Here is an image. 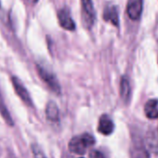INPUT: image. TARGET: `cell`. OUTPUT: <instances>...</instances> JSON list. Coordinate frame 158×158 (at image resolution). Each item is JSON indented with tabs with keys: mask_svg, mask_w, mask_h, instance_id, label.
<instances>
[{
	"mask_svg": "<svg viewBox=\"0 0 158 158\" xmlns=\"http://www.w3.org/2000/svg\"><path fill=\"white\" fill-rule=\"evenodd\" d=\"M95 143L94 138L88 133H84L80 136L73 137L69 143V150L76 155H84L89 147Z\"/></svg>",
	"mask_w": 158,
	"mask_h": 158,
	"instance_id": "obj_1",
	"label": "cell"
},
{
	"mask_svg": "<svg viewBox=\"0 0 158 158\" xmlns=\"http://www.w3.org/2000/svg\"><path fill=\"white\" fill-rule=\"evenodd\" d=\"M36 69L38 72L39 77L41 80L48 86V88L54 92L56 94H60L61 93V87L58 82V80L56 79V75L47 68H45L44 65L37 64L36 65Z\"/></svg>",
	"mask_w": 158,
	"mask_h": 158,
	"instance_id": "obj_2",
	"label": "cell"
},
{
	"mask_svg": "<svg viewBox=\"0 0 158 158\" xmlns=\"http://www.w3.org/2000/svg\"><path fill=\"white\" fill-rule=\"evenodd\" d=\"M81 18L83 25L87 29H91L95 21V9L93 0H81Z\"/></svg>",
	"mask_w": 158,
	"mask_h": 158,
	"instance_id": "obj_3",
	"label": "cell"
},
{
	"mask_svg": "<svg viewBox=\"0 0 158 158\" xmlns=\"http://www.w3.org/2000/svg\"><path fill=\"white\" fill-rule=\"evenodd\" d=\"M11 81H12L14 90H15L16 94H18V96L23 101L24 104H26L29 106H32V100L31 98V95H30L29 92L27 91L26 87L20 81V80L17 77H12Z\"/></svg>",
	"mask_w": 158,
	"mask_h": 158,
	"instance_id": "obj_4",
	"label": "cell"
},
{
	"mask_svg": "<svg viewBox=\"0 0 158 158\" xmlns=\"http://www.w3.org/2000/svg\"><path fill=\"white\" fill-rule=\"evenodd\" d=\"M143 0H128L127 14L131 20H138L143 13Z\"/></svg>",
	"mask_w": 158,
	"mask_h": 158,
	"instance_id": "obj_5",
	"label": "cell"
},
{
	"mask_svg": "<svg viewBox=\"0 0 158 158\" xmlns=\"http://www.w3.org/2000/svg\"><path fill=\"white\" fill-rule=\"evenodd\" d=\"M57 19L60 26L68 31H74L76 28L75 22L72 19L69 11L67 8H61L57 13Z\"/></svg>",
	"mask_w": 158,
	"mask_h": 158,
	"instance_id": "obj_6",
	"label": "cell"
},
{
	"mask_svg": "<svg viewBox=\"0 0 158 158\" xmlns=\"http://www.w3.org/2000/svg\"><path fill=\"white\" fill-rule=\"evenodd\" d=\"M103 19L106 22L112 23L114 26L118 27L119 26V18H118V8L115 6H107L103 13Z\"/></svg>",
	"mask_w": 158,
	"mask_h": 158,
	"instance_id": "obj_7",
	"label": "cell"
},
{
	"mask_svg": "<svg viewBox=\"0 0 158 158\" xmlns=\"http://www.w3.org/2000/svg\"><path fill=\"white\" fill-rule=\"evenodd\" d=\"M114 131V123L107 115H103L99 119L98 131L103 135H110Z\"/></svg>",
	"mask_w": 158,
	"mask_h": 158,
	"instance_id": "obj_8",
	"label": "cell"
},
{
	"mask_svg": "<svg viewBox=\"0 0 158 158\" xmlns=\"http://www.w3.org/2000/svg\"><path fill=\"white\" fill-rule=\"evenodd\" d=\"M45 114L48 120L52 122H57L59 120V110L57 105L54 101H49L46 105Z\"/></svg>",
	"mask_w": 158,
	"mask_h": 158,
	"instance_id": "obj_9",
	"label": "cell"
},
{
	"mask_svg": "<svg viewBox=\"0 0 158 158\" xmlns=\"http://www.w3.org/2000/svg\"><path fill=\"white\" fill-rule=\"evenodd\" d=\"M144 112L148 118L156 119L158 118V100L151 99L144 106Z\"/></svg>",
	"mask_w": 158,
	"mask_h": 158,
	"instance_id": "obj_10",
	"label": "cell"
},
{
	"mask_svg": "<svg viewBox=\"0 0 158 158\" xmlns=\"http://www.w3.org/2000/svg\"><path fill=\"white\" fill-rule=\"evenodd\" d=\"M131 94V84L127 77L123 76L120 81V97L125 103H128L130 101Z\"/></svg>",
	"mask_w": 158,
	"mask_h": 158,
	"instance_id": "obj_11",
	"label": "cell"
},
{
	"mask_svg": "<svg viewBox=\"0 0 158 158\" xmlns=\"http://www.w3.org/2000/svg\"><path fill=\"white\" fill-rule=\"evenodd\" d=\"M131 158H150V156L143 146L134 144L131 148Z\"/></svg>",
	"mask_w": 158,
	"mask_h": 158,
	"instance_id": "obj_12",
	"label": "cell"
},
{
	"mask_svg": "<svg viewBox=\"0 0 158 158\" xmlns=\"http://www.w3.org/2000/svg\"><path fill=\"white\" fill-rule=\"evenodd\" d=\"M0 115L2 116V118H4V120L6 121V124H8L9 126H13V120H12V118L4 103V100L2 98V95L0 94Z\"/></svg>",
	"mask_w": 158,
	"mask_h": 158,
	"instance_id": "obj_13",
	"label": "cell"
},
{
	"mask_svg": "<svg viewBox=\"0 0 158 158\" xmlns=\"http://www.w3.org/2000/svg\"><path fill=\"white\" fill-rule=\"evenodd\" d=\"M146 144L151 152L158 155V138L154 133H149L146 137Z\"/></svg>",
	"mask_w": 158,
	"mask_h": 158,
	"instance_id": "obj_14",
	"label": "cell"
},
{
	"mask_svg": "<svg viewBox=\"0 0 158 158\" xmlns=\"http://www.w3.org/2000/svg\"><path fill=\"white\" fill-rule=\"evenodd\" d=\"M31 152L34 158H47L44 154L43 153L42 149L37 145V144H32L31 145Z\"/></svg>",
	"mask_w": 158,
	"mask_h": 158,
	"instance_id": "obj_15",
	"label": "cell"
},
{
	"mask_svg": "<svg viewBox=\"0 0 158 158\" xmlns=\"http://www.w3.org/2000/svg\"><path fill=\"white\" fill-rule=\"evenodd\" d=\"M90 158H105L104 155L98 151H93L90 154Z\"/></svg>",
	"mask_w": 158,
	"mask_h": 158,
	"instance_id": "obj_16",
	"label": "cell"
},
{
	"mask_svg": "<svg viewBox=\"0 0 158 158\" xmlns=\"http://www.w3.org/2000/svg\"><path fill=\"white\" fill-rule=\"evenodd\" d=\"M30 4H31V5H34V4H36L37 2H38V0H27Z\"/></svg>",
	"mask_w": 158,
	"mask_h": 158,
	"instance_id": "obj_17",
	"label": "cell"
}]
</instances>
